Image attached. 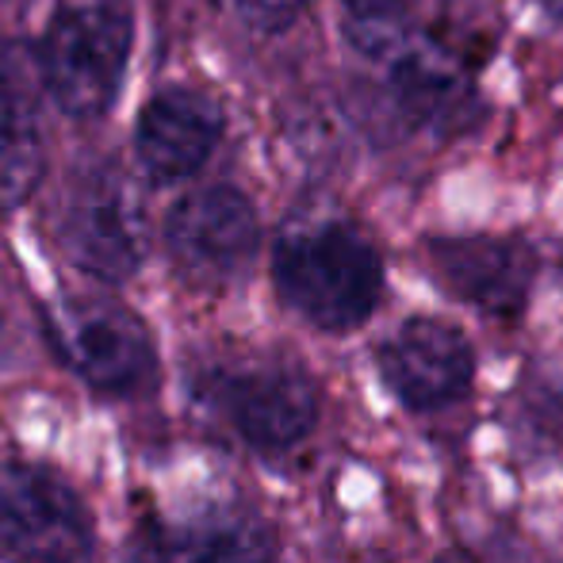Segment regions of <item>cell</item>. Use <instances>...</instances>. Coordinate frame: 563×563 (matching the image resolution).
<instances>
[{
	"label": "cell",
	"instance_id": "obj_3",
	"mask_svg": "<svg viewBox=\"0 0 563 563\" xmlns=\"http://www.w3.org/2000/svg\"><path fill=\"white\" fill-rule=\"evenodd\" d=\"M196 399L257 452H291L319 426V384L284 356H227L196 372Z\"/></svg>",
	"mask_w": 563,
	"mask_h": 563
},
{
	"label": "cell",
	"instance_id": "obj_11",
	"mask_svg": "<svg viewBox=\"0 0 563 563\" xmlns=\"http://www.w3.org/2000/svg\"><path fill=\"white\" fill-rule=\"evenodd\" d=\"M387 89H391L395 112L415 131L433 134L441 142L460 139L479 123V92L464 69L449 58V51H430V46L395 51Z\"/></svg>",
	"mask_w": 563,
	"mask_h": 563
},
{
	"label": "cell",
	"instance_id": "obj_17",
	"mask_svg": "<svg viewBox=\"0 0 563 563\" xmlns=\"http://www.w3.org/2000/svg\"><path fill=\"white\" fill-rule=\"evenodd\" d=\"M541 4H544V12H549V15L563 20V0H541Z\"/></svg>",
	"mask_w": 563,
	"mask_h": 563
},
{
	"label": "cell",
	"instance_id": "obj_5",
	"mask_svg": "<svg viewBox=\"0 0 563 563\" xmlns=\"http://www.w3.org/2000/svg\"><path fill=\"white\" fill-rule=\"evenodd\" d=\"M58 242L81 273L123 284L146 257V216L131 177L97 162L74 173L58 200Z\"/></svg>",
	"mask_w": 563,
	"mask_h": 563
},
{
	"label": "cell",
	"instance_id": "obj_6",
	"mask_svg": "<svg viewBox=\"0 0 563 563\" xmlns=\"http://www.w3.org/2000/svg\"><path fill=\"white\" fill-rule=\"evenodd\" d=\"M0 552L8 563H85L92 552V518L81 495L43 464H4Z\"/></svg>",
	"mask_w": 563,
	"mask_h": 563
},
{
	"label": "cell",
	"instance_id": "obj_2",
	"mask_svg": "<svg viewBox=\"0 0 563 563\" xmlns=\"http://www.w3.org/2000/svg\"><path fill=\"white\" fill-rule=\"evenodd\" d=\"M131 43V0H58L35 51L38 85L62 115H104L123 85Z\"/></svg>",
	"mask_w": 563,
	"mask_h": 563
},
{
	"label": "cell",
	"instance_id": "obj_9",
	"mask_svg": "<svg viewBox=\"0 0 563 563\" xmlns=\"http://www.w3.org/2000/svg\"><path fill=\"white\" fill-rule=\"evenodd\" d=\"M384 387L407 410H445L475 384V349L460 327L415 314L376 349Z\"/></svg>",
	"mask_w": 563,
	"mask_h": 563
},
{
	"label": "cell",
	"instance_id": "obj_13",
	"mask_svg": "<svg viewBox=\"0 0 563 563\" xmlns=\"http://www.w3.org/2000/svg\"><path fill=\"white\" fill-rule=\"evenodd\" d=\"M177 563H273L280 537L261 514L242 506H216L180 521L169 533Z\"/></svg>",
	"mask_w": 563,
	"mask_h": 563
},
{
	"label": "cell",
	"instance_id": "obj_15",
	"mask_svg": "<svg viewBox=\"0 0 563 563\" xmlns=\"http://www.w3.org/2000/svg\"><path fill=\"white\" fill-rule=\"evenodd\" d=\"M307 0H234V12L242 15L245 27L261 35H280L303 15Z\"/></svg>",
	"mask_w": 563,
	"mask_h": 563
},
{
	"label": "cell",
	"instance_id": "obj_14",
	"mask_svg": "<svg viewBox=\"0 0 563 563\" xmlns=\"http://www.w3.org/2000/svg\"><path fill=\"white\" fill-rule=\"evenodd\" d=\"M349 43L368 58H387L402 43V8L407 0H341Z\"/></svg>",
	"mask_w": 563,
	"mask_h": 563
},
{
	"label": "cell",
	"instance_id": "obj_12",
	"mask_svg": "<svg viewBox=\"0 0 563 563\" xmlns=\"http://www.w3.org/2000/svg\"><path fill=\"white\" fill-rule=\"evenodd\" d=\"M35 58L0 46V219L15 211L43 177Z\"/></svg>",
	"mask_w": 563,
	"mask_h": 563
},
{
	"label": "cell",
	"instance_id": "obj_1",
	"mask_svg": "<svg viewBox=\"0 0 563 563\" xmlns=\"http://www.w3.org/2000/svg\"><path fill=\"white\" fill-rule=\"evenodd\" d=\"M276 296L322 334H349L384 299V257L353 223L299 227L273 250Z\"/></svg>",
	"mask_w": 563,
	"mask_h": 563
},
{
	"label": "cell",
	"instance_id": "obj_10",
	"mask_svg": "<svg viewBox=\"0 0 563 563\" xmlns=\"http://www.w3.org/2000/svg\"><path fill=\"white\" fill-rule=\"evenodd\" d=\"M223 126V108L208 92L173 85L146 100L139 126H134V150L150 180L177 185V180L196 177L211 162Z\"/></svg>",
	"mask_w": 563,
	"mask_h": 563
},
{
	"label": "cell",
	"instance_id": "obj_7",
	"mask_svg": "<svg viewBox=\"0 0 563 563\" xmlns=\"http://www.w3.org/2000/svg\"><path fill=\"white\" fill-rule=\"evenodd\" d=\"M261 245L257 208L234 185H208L180 196L165 219V250L185 280L230 284L253 265Z\"/></svg>",
	"mask_w": 563,
	"mask_h": 563
},
{
	"label": "cell",
	"instance_id": "obj_8",
	"mask_svg": "<svg viewBox=\"0 0 563 563\" xmlns=\"http://www.w3.org/2000/svg\"><path fill=\"white\" fill-rule=\"evenodd\" d=\"M426 261L452 299L490 319H518L541 273L533 245L510 234H433Z\"/></svg>",
	"mask_w": 563,
	"mask_h": 563
},
{
	"label": "cell",
	"instance_id": "obj_16",
	"mask_svg": "<svg viewBox=\"0 0 563 563\" xmlns=\"http://www.w3.org/2000/svg\"><path fill=\"white\" fill-rule=\"evenodd\" d=\"M433 563H475L472 556H467V552L464 549H449V552H441V556L438 560H433Z\"/></svg>",
	"mask_w": 563,
	"mask_h": 563
},
{
	"label": "cell",
	"instance_id": "obj_4",
	"mask_svg": "<svg viewBox=\"0 0 563 563\" xmlns=\"http://www.w3.org/2000/svg\"><path fill=\"white\" fill-rule=\"evenodd\" d=\"M46 341L74 376L104 395H142L157 384V345L131 307L104 296H66L46 307Z\"/></svg>",
	"mask_w": 563,
	"mask_h": 563
},
{
	"label": "cell",
	"instance_id": "obj_18",
	"mask_svg": "<svg viewBox=\"0 0 563 563\" xmlns=\"http://www.w3.org/2000/svg\"><path fill=\"white\" fill-rule=\"evenodd\" d=\"M12 4H23V0H12Z\"/></svg>",
	"mask_w": 563,
	"mask_h": 563
}]
</instances>
